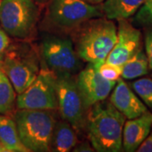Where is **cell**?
I'll use <instances>...</instances> for the list:
<instances>
[{"label": "cell", "mask_w": 152, "mask_h": 152, "mask_svg": "<svg viewBox=\"0 0 152 152\" xmlns=\"http://www.w3.org/2000/svg\"><path fill=\"white\" fill-rule=\"evenodd\" d=\"M126 118L111 102L101 101L89 109L86 118L88 138L96 151L118 152L123 149Z\"/></svg>", "instance_id": "6da1fadb"}, {"label": "cell", "mask_w": 152, "mask_h": 152, "mask_svg": "<svg viewBox=\"0 0 152 152\" xmlns=\"http://www.w3.org/2000/svg\"><path fill=\"white\" fill-rule=\"evenodd\" d=\"M75 49L79 58L100 65L112 51L117 40V27L112 20L94 18L80 26Z\"/></svg>", "instance_id": "7a4b0ae2"}, {"label": "cell", "mask_w": 152, "mask_h": 152, "mask_svg": "<svg viewBox=\"0 0 152 152\" xmlns=\"http://www.w3.org/2000/svg\"><path fill=\"white\" fill-rule=\"evenodd\" d=\"M20 138L29 151H52L56 119L51 110L19 109L14 114Z\"/></svg>", "instance_id": "3957f363"}, {"label": "cell", "mask_w": 152, "mask_h": 152, "mask_svg": "<svg viewBox=\"0 0 152 152\" xmlns=\"http://www.w3.org/2000/svg\"><path fill=\"white\" fill-rule=\"evenodd\" d=\"M34 0H1L0 26L8 35L29 38L37 23L40 10Z\"/></svg>", "instance_id": "277c9868"}, {"label": "cell", "mask_w": 152, "mask_h": 152, "mask_svg": "<svg viewBox=\"0 0 152 152\" xmlns=\"http://www.w3.org/2000/svg\"><path fill=\"white\" fill-rule=\"evenodd\" d=\"M102 8L83 0H49L48 18L56 27L73 29L102 16Z\"/></svg>", "instance_id": "5b68a950"}, {"label": "cell", "mask_w": 152, "mask_h": 152, "mask_svg": "<svg viewBox=\"0 0 152 152\" xmlns=\"http://www.w3.org/2000/svg\"><path fill=\"white\" fill-rule=\"evenodd\" d=\"M55 74V89L60 116L76 130L82 129L86 124L85 109L76 80L70 74Z\"/></svg>", "instance_id": "8992f818"}, {"label": "cell", "mask_w": 152, "mask_h": 152, "mask_svg": "<svg viewBox=\"0 0 152 152\" xmlns=\"http://www.w3.org/2000/svg\"><path fill=\"white\" fill-rule=\"evenodd\" d=\"M15 102L19 109L52 111L58 108L54 73L42 66L32 84L18 94Z\"/></svg>", "instance_id": "52a82bcc"}, {"label": "cell", "mask_w": 152, "mask_h": 152, "mask_svg": "<svg viewBox=\"0 0 152 152\" xmlns=\"http://www.w3.org/2000/svg\"><path fill=\"white\" fill-rule=\"evenodd\" d=\"M1 62L17 95L32 84L40 71L37 55L31 49L8 51Z\"/></svg>", "instance_id": "ba28073f"}, {"label": "cell", "mask_w": 152, "mask_h": 152, "mask_svg": "<svg viewBox=\"0 0 152 152\" xmlns=\"http://www.w3.org/2000/svg\"><path fill=\"white\" fill-rule=\"evenodd\" d=\"M45 66L53 73L74 74L80 68V58L72 41L68 38L48 37L41 45Z\"/></svg>", "instance_id": "9c48e42d"}, {"label": "cell", "mask_w": 152, "mask_h": 152, "mask_svg": "<svg viewBox=\"0 0 152 152\" xmlns=\"http://www.w3.org/2000/svg\"><path fill=\"white\" fill-rule=\"evenodd\" d=\"M76 84L81 96L84 109L89 110L93 105L107 98L117 81L104 79L98 71L97 65L89 64L86 68L79 73Z\"/></svg>", "instance_id": "30bf717a"}, {"label": "cell", "mask_w": 152, "mask_h": 152, "mask_svg": "<svg viewBox=\"0 0 152 152\" xmlns=\"http://www.w3.org/2000/svg\"><path fill=\"white\" fill-rule=\"evenodd\" d=\"M141 33L127 20H118L117 40L114 47L106 58V62L123 65L135 53L140 47Z\"/></svg>", "instance_id": "8fae6325"}, {"label": "cell", "mask_w": 152, "mask_h": 152, "mask_svg": "<svg viewBox=\"0 0 152 152\" xmlns=\"http://www.w3.org/2000/svg\"><path fill=\"white\" fill-rule=\"evenodd\" d=\"M113 91L110 102L126 118H135L148 111L146 106L123 79L119 78L118 80Z\"/></svg>", "instance_id": "7c38bea8"}, {"label": "cell", "mask_w": 152, "mask_h": 152, "mask_svg": "<svg viewBox=\"0 0 152 152\" xmlns=\"http://www.w3.org/2000/svg\"><path fill=\"white\" fill-rule=\"evenodd\" d=\"M152 128V113H146L135 118L125 121L123 130V149L127 152L137 151L150 134Z\"/></svg>", "instance_id": "4fadbf2b"}, {"label": "cell", "mask_w": 152, "mask_h": 152, "mask_svg": "<svg viewBox=\"0 0 152 152\" xmlns=\"http://www.w3.org/2000/svg\"><path fill=\"white\" fill-rule=\"evenodd\" d=\"M0 142L7 152H30L20 138L14 118L0 114Z\"/></svg>", "instance_id": "5bb4252c"}, {"label": "cell", "mask_w": 152, "mask_h": 152, "mask_svg": "<svg viewBox=\"0 0 152 152\" xmlns=\"http://www.w3.org/2000/svg\"><path fill=\"white\" fill-rule=\"evenodd\" d=\"M145 0H106L102 10L108 20H127L143 6Z\"/></svg>", "instance_id": "9a60e30c"}, {"label": "cell", "mask_w": 152, "mask_h": 152, "mask_svg": "<svg viewBox=\"0 0 152 152\" xmlns=\"http://www.w3.org/2000/svg\"><path fill=\"white\" fill-rule=\"evenodd\" d=\"M78 144L75 130L70 124L64 120L56 122L52 140V151L68 152Z\"/></svg>", "instance_id": "2e32d148"}, {"label": "cell", "mask_w": 152, "mask_h": 152, "mask_svg": "<svg viewBox=\"0 0 152 152\" xmlns=\"http://www.w3.org/2000/svg\"><path fill=\"white\" fill-rule=\"evenodd\" d=\"M122 67L121 76L124 80H133L146 75L150 69L146 53H145L141 49H139Z\"/></svg>", "instance_id": "e0dca14e"}, {"label": "cell", "mask_w": 152, "mask_h": 152, "mask_svg": "<svg viewBox=\"0 0 152 152\" xmlns=\"http://www.w3.org/2000/svg\"><path fill=\"white\" fill-rule=\"evenodd\" d=\"M16 101V92L7 76L0 60V114H6L13 109Z\"/></svg>", "instance_id": "ac0fdd59"}, {"label": "cell", "mask_w": 152, "mask_h": 152, "mask_svg": "<svg viewBox=\"0 0 152 152\" xmlns=\"http://www.w3.org/2000/svg\"><path fill=\"white\" fill-rule=\"evenodd\" d=\"M132 89L147 107L152 108V79L142 78L131 84Z\"/></svg>", "instance_id": "d6986e66"}, {"label": "cell", "mask_w": 152, "mask_h": 152, "mask_svg": "<svg viewBox=\"0 0 152 152\" xmlns=\"http://www.w3.org/2000/svg\"><path fill=\"white\" fill-rule=\"evenodd\" d=\"M97 68L100 75L104 79L111 81H118V80L121 77L123 69L122 65L110 64L106 61H104L100 65H97Z\"/></svg>", "instance_id": "ffe728a7"}, {"label": "cell", "mask_w": 152, "mask_h": 152, "mask_svg": "<svg viewBox=\"0 0 152 152\" xmlns=\"http://www.w3.org/2000/svg\"><path fill=\"white\" fill-rule=\"evenodd\" d=\"M145 42L146 56L149 61V67L152 69V31L147 33Z\"/></svg>", "instance_id": "44dd1931"}, {"label": "cell", "mask_w": 152, "mask_h": 152, "mask_svg": "<svg viewBox=\"0 0 152 152\" xmlns=\"http://www.w3.org/2000/svg\"><path fill=\"white\" fill-rule=\"evenodd\" d=\"M10 42V41L8 34L4 31L3 28H0V56L8 49Z\"/></svg>", "instance_id": "7402d4cb"}, {"label": "cell", "mask_w": 152, "mask_h": 152, "mask_svg": "<svg viewBox=\"0 0 152 152\" xmlns=\"http://www.w3.org/2000/svg\"><path fill=\"white\" fill-rule=\"evenodd\" d=\"M136 151L138 152H152V133L145 138V140L142 142Z\"/></svg>", "instance_id": "603a6c76"}, {"label": "cell", "mask_w": 152, "mask_h": 152, "mask_svg": "<svg viewBox=\"0 0 152 152\" xmlns=\"http://www.w3.org/2000/svg\"><path fill=\"white\" fill-rule=\"evenodd\" d=\"M73 151H79V152H91L95 151L94 148L91 145H90L88 142H84L80 145H76L75 148L72 150Z\"/></svg>", "instance_id": "cb8c5ba5"}, {"label": "cell", "mask_w": 152, "mask_h": 152, "mask_svg": "<svg viewBox=\"0 0 152 152\" xmlns=\"http://www.w3.org/2000/svg\"><path fill=\"white\" fill-rule=\"evenodd\" d=\"M142 13L146 14V15L152 20V0H145V2L143 4Z\"/></svg>", "instance_id": "d4e9b609"}, {"label": "cell", "mask_w": 152, "mask_h": 152, "mask_svg": "<svg viewBox=\"0 0 152 152\" xmlns=\"http://www.w3.org/2000/svg\"><path fill=\"white\" fill-rule=\"evenodd\" d=\"M85 2H86L88 4H98L102 2H103L104 0H83Z\"/></svg>", "instance_id": "484cf974"}, {"label": "cell", "mask_w": 152, "mask_h": 152, "mask_svg": "<svg viewBox=\"0 0 152 152\" xmlns=\"http://www.w3.org/2000/svg\"><path fill=\"white\" fill-rule=\"evenodd\" d=\"M0 152H7L5 148H4V145L1 144V142H0Z\"/></svg>", "instance_id": "4316f807"}, {"label": "cell", "mask_w": 152, "mask_h": 152, "mask_svg": "<svg viewBox=\"0 0 152 152\" xmlns=\"http://www.w3.org/2000/svg\"><path fill=\"white\" fill-rule=\"evenodd\" d=\"M34 1H36L38 4H45V3L48 2L49 0H34Z\"/></svg>", "instance_id": "83f0119b"}]
</instances>
